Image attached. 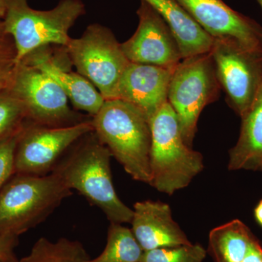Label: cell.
Listing matches in <instances>:
<instances>
[{
    "mask_svg": "<svg viewBox=\"0 0 262 262\" xmlns=\"http://www.w3.org/2000/svg\"><path fill=\"white\" fill-rule=\"evenodd\" d=\"M244 262H262V246L257 239L253 241Z\"/></svg>",
    "mask_w": 262,
    "mask_h": 262,
    "instance_id": "cell-27",
    "label": "cell"
},
{
    "mask_svg": "<svg viewBox=\"0 0 262 262\" xmlns=\"http://www.w3.org/2000/svg\"><path fill=\"white\" fill-rule=\"evenodd\" d=\"M27 121L21 101L9 88L0 91V144L20 133Z\"/></svg>",
    "mask_w": 262,
    "mask_h": 262,
    "instance_id": "cell-21",
    "label": "cell"
},
{
    "mask_svg": "<svg viewBox=\"0 0 262 262\" xmlns=\"http://www.w3.org/2000/svg\"><path fill=\"white\" fill-rule=\"evenodd\" d=\"M65 48L77 72L94 84L105 100L117 98L119 83L130 62L111 29L91 24L80 37L71 38Z\"/></svg>",
    "mask_w": 262,
    "mask_h": 262,
    "instance_id": "cell-7",
    "label": "cell"
},
{
    "mask_svg": "<svg viewBox=\"0 0 262 262\" xmlns=\"http://www.w3.org/2000/svg\"><path fill=\"white\" fill-rule=\"evenodd\" d=\"M144 252L131 229L110 223L106 247L99 256L88 262H141Z\"/></svg>",
    "mask_w": 262,
    "mask_h": 262,
    "instance_id": "cell-20",
    "label": "cell"
},
{
    "mask_svg": "<svg viewBox=\"0 0 262 262\" xmlns=\"http://www.w3.org/2000/svg\"><path fill=\"white\" fill-rule=\"evenodd\" d=\"M131 231L143 251L190 244L187 234L172 217L170 207L160 201L134 204Z\"/></svg>",
    "mask_w": 262,
    "mask_h": 262,
    "instance_id": "cell-15",
    "label": "cell"
},
{
    "mask_svg": "<svg viewBox=\"0 0 262 262\" xmlns=\"http://www.w3.org/2000/svg\"><path fill=\"white\" fill-rule=\"evenodd\" d=\"M165 20L180 48L183 59L210 53L214 39L199 25L177 0H144Z\"/></svg>",
    "mask_w": 262,
    "mask_h": 262,
    "instance_id": "cell-16",
    "label": "cell"
},
{
    "mask_svg": "<svg viewBox=\"0 0 262 262\" xmlns=\"http://www.w3.org/2000/svg\"><path fill=\"white\" fill-rule=\"evenodd\" d=\"M174 70L129 63L119 83L117 99L139 108L151 121L155 114L168 102L169 83Z\"/></svg>",
    "mask_w": 262,
    "mask_h": 262,
    "instance_id": "cell-14",
    "label": "cell"
},
{
    "mask_svg": "<svg viewBox=\"0 0 262 262\" xmlns=\"http://www.w3.org/2000/svg\"><path fill=\"white\" fill-rule=\"evenodd\" d=\"M51 47L36 50L20 62L34 66L51 77L64 91L76 110L95 116L103 106L104 98L85 77L71 70L72 62L65 47L60 46L58 53H53Z\"/></svg>",
    "mask_w": 262,
    "mask_h": 262,
    "instance_id": "cell-13",
    "label": "cell"
},
{
    "mask_svg": "<svg viewBox=\"0 0 262 262\" xmlns=\"http://www.w3.org/2000/svg\"><path fill=\"white\" fill-rule=\"evenodd\" d=\"M5 14V0H0V20H3Z\"/></svg>",
    "mask_w": 262,
    "mask_h": 262,
    "instance_id": "cell-29",
    "label": "cell"
},
{
    "mask_svg": "<svg viewBox=\"0 0 262 262\" xmlns=\"http://www.w3.org/2000/svg\"><path fill=\"white\" fill-rule=\"evenodd\" d=\"M207 250L200 244L144 251L141 262H204Z\"/></svg>",
    "mask_w": 262,
    "mask_h": 262,
    "instance_id": "cell-22",
    "label": "cell"
},
{
    "mask_svg": "<svg viewBox=\"0 0 262 262\" xmlns=\"http://www.w3.org/2000/svg\"><path fill=\"white\" fill-rule=\"evenodd\" d=\"M151 181L149 185L171 195L187 187L204 169L203 157L186 144L177 115L168 102L150 121Z\"/></svg>",
    "mask_w": 262,
    "mask_h": 262,
    "instance_id": "cell-5",
    "label": "cell"
},
{
    "mask_svg": "<svg viewBox=\"0 0 262 262\" xmlns=\"http://www.w3.org/2000/svg\"><path fill=\"white\" fill-rule=\"evenodd\" d=\"M0 36H6L4 33V29H3V21L0 20Z\"/></svg>",
    "mask_w": 262,
    "mask_h": 262,
    "instance_id": "cell-30",
    "label": "cell"
},
{
    "mask_svg": "<svg viewBox=\"0 0 262 262\" xmlns=\"http://www.w3.org/2000/svg\"><path fill=\"white\" fill-rule=\"evenodd\" d=\"M210 53L227 103L241 117L262 85V53L220 40H214Z\"/></svg>",
    "mask_w": 262,
    "mask_h": 262,
    "instance_id": "cell-10",
    "label": "cell"
},
{
    "mask_svg": "<svg viewBox=\"0 0 262 262\" xmlns=\"http://www.w3.org/2000/svg\"><path fill=\"white\" fill-rule=\"evenodd\" d=\"M237 144L229 151L230 170H261L262 85L251 107L241 117Z\"/></svg>",
    "mask_w": 262,
    "mask_h": 262,
    "instance_id": "cell-17",
    "label": "cell"
},
{
    "mask_svg": "<svg viewBox=\"0 0 262 262\" xmlns=\"http://www.w3.org/2000/svg\"><path fill=\"white\" fill-rule=\"evenodd\" d=\"M86 13L82 0H60L53 9L38 10L28 0H5L3 19L5 35L13 39L15 64L33 51L46 46L66 47L70 42V30Z\"/></svg>",
    "mask_w": 262,
    "mask_h": 262,
    "instance_id": "cell-3",
    "label": "cell"
},
{
    "mask_svg": "<svg viewBox=\"0 0 262 262\" xmlns=\"http://www.w3.org/2000/svg\"><path fill=\"white\" fill-rule=\"evenodd\" d=\"M110 150L94 131L74 144L52 173L104 213L110 223H130L134 211L117 195L113 182Z\"/></svg>",
    "mask_w": 262,
    "mask_h": 262,
    "instance_id": "cell-1",
    "label": "cell"
},
{
    "mask_svg": "<svg viewBox=\"0 0 262 262\" xmlns=\"http://www.w3.org/2000/svg\"><path fill=\"white\" fill-rule=\"evenodd\" d=\"M18 237L0 235V262H19L15 253Z\"/></svg>",
    "mask_w": 262,
    "mask_h": 262,
    "instance_id": "cell-24",
    "label": "cell"
},
{
    "mask_svg": "<svg viewBox=\"0 0 262 262\" xmlns=\"http://www.w3.org/2000/svg\"><path fill=\"white\" fill-rule=\"evenodd\" d=\"M261 170H262V168H261Z\"/></svg>",
    "mask_w": 262,
    "mask_h": 262,
    "instance_id": "cell-32",
    "label": "cell"
},
{
    "mask_svg": "<svg viewBox=\"0 0 262 262\" xmlns=\"http://www.w3.org/2000/svg\"><path fill=\"white\" fill-rule=\"evenodd\" d=\"M256 1L258 2V4L260 5V6H261V9H262V0H256Z\"/></svg>",
    "mask_w": 262,
    "mask_h": 262,
    "instance_id": "cell-31",
    "label": "cell"
},
{
    "mask_svg": "<svg viewBox=\"0 0 262 262\" xmlns=\"http://www.w3.org/2000/svg\"><path fill=\"white\" fill-rule=\"evenodd\" d=\"M9 89L23 103L27 121L32 123L67 127L86 120L71 110L69 98L61 88L34 66L22 62L15 64Z\"/></svg>",
    "mask_w": 262,
    "mask_h": 262,
    "instance_id": "cell-8",
    "label": "cell"
},
{
    "mask_svg": "<svg viewBox=\"0 0 262 262\" xmlns=\"http://www.w3.org/2000/svg\"><path fill=\"white\" fill-rule=\"evenodd\" d=\"M220 89L211 53L184 58L173 70L168 102L177 115L183 139L190 147L202 111L216 100Z\"/></svg>",
    "mask_w": 262,
    "mask_h": 262,
    "instance_id": "cell-6",
    "label": "cell"
},
{
    "mask_svg": "<svg viewBox=\"0 0 262 262\" xmlns=\"http://www.w3.org/2000/svg\"><path fill=\"white\" fill-rule=\"evenodd\" d=\"M89 253L77 241L62 238L51 241L41 237L25 257L19 262H88Z\"/></svg>",
    "mask_w": 262,
    "mask_h": 262,
    "instance_id": "cell-19",
    "label": "cell"
},
{
    "mask_svg": "<svg viewBox=\"0 0 262 262\" xmlns=\"http://www.w3.org/2000/svg\"><path fill=\"white\" fill-rule=\"evenodd\" d=\"M214 40L262 53V27L223 0H177Z\"/></svg>",
    "mask_w": 262,
    "mask_h": 262,
    "instance_id": "cell-12",
    "label": "cell"
},
{
    "mask_svg": "<svg viewBox=\"0 0 262 262\" xmlns=\"http://www.w3.org/2000/svg\"><path fill=\"white\" fill-rule=\"evenodd\" d=\"M256 239L241 220H232L210 232L207 252L213 262H244Z\"/></svg>",
    "mask_w": 262,
    "mask_h": 262,
    "instance_id": "cell-18",
    "label": "cell"
},
{
    "mask_svg": "<svg viewBox=\"0 0 262 262\" xmlns=\"http://www.w3.org/2000/svg\"><path fill=\"white\" fill-rule=\"evenodd\" d=\"M91 121L98 140L125 171L134 180L149 184L151 131L144 114L115 98L105 100Z\"/></svg>",
    "mask_w": 262,
    "mask_h": 262,
    "instance_id": "cell-2",
    "label": "cell"
},
{
    "mask_svg": "<svg viewBox=\"0 0 262 262\" xmlns=\"http://www.w3.org/2000/svg\"><path fill=\"white\" fill-rule=\"evenodd\" d=\"M20 133L0 144V188L15 174V151Z\"/></svg>",
    "mask_w": 262,
    "mask_h": 262,
    "instance_id": "cell-23",
    "label": "cell"
},
{
    "mask_svg": "<svg viewBox=\"0 0 262 262\" xmlns=\"http://www.w3.org/2000/svg\"><path fill=\"white\" fill-rule=\"evenodd\" d=\"M14 61L7 62L0 64V91L8 89L14 75Z\"/></svg>",
    "mask_w": 262,
    "mask_h": 262,
    "instance_id": "cell-26",
    "label": "cell"
},
{
    "mask_svg": "<svg viewBox=\"0 0 262 262\" xmlns=\"http://www.w3.org/2000/svg\"><path fill=\"white\" fill-rule=\"evenodd\" d=\"M15 48L13 39L10 36H0V64L14 61Z\"/></svg>",
    "mask_w": 262,
    "mask_h": 262,
    "instance_id": "cell-25",
    "label": "cell"
},
{
    "mask_svg": "<svg viewBox=\"0 0 262 262\" xmlns=\"http://www.w3.org/2000/svg\"><path fill=\"white\" fill-rule=\"evenodd\" d=\"M255 217H256L258 223L262 227V201H260L255 209Z\"/></svg>",
    "mask_w": 262,
    "mask_h": 262,
    "instance_id": "cell-28",
    "label": "cell"
},
{
    "mask_svg": "<svg viewBox=\"0 0 262 262\" xmlns=\"http://www.w3.org/2000/svg\"><path fill=\"white\" fill-rule=\"evenodd\" d=\"M72 195L56 174L15 173L0 188V235L18 237L44 222Z\"/></svg>",
    "mask_w": 262,
    "mask_h": 262,
    "instance_id": "cell-4",
    "label": "cell"
},
{
    "mask_svg": "<svg viewBox=\"0 0 262 262\" xmlns=\"http://www.w3.org/2000/svg\"><path fill=\"white\" fill-rule=\"evenodd\" d=\"M92 131L91 120L67 127L43 126L27 121L15 147V173H52L68 150Z\"/></svg>",
    "mask_w": 262,
    "mask_h": 262,
    "instance_id": "cell-9",
    "label": "cell"
},
{
    "mask_svg": "<svg viewBox=\"0 0 262 262\" xmlns=\"http://www.w3.org/2000/svg\"><path fill=\"white\" fill-rule=\"evenodd\" d=\"M139 24L132 37L121 43L130 63L174 70L182 61L180 48L159 13L144 0L137 10Z\"/></svg>",
    "mask_w": 262,
    "mask_h": 262,
    "instance_id": "cell-11",
    "label": "cell"
}]
</instances>
